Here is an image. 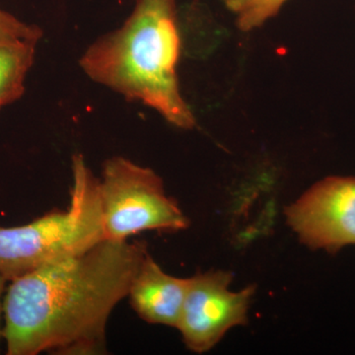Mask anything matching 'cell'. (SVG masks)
<instances>
[{"mask_svg":"<svg viewBox=\"0 0 355 355\" xmlns=\"http://www.w3.org/2000/svg\"><path fill=\"white\" fill-rule=\"evenodd\" d=\"M35 42L0 44V110L20 99L34 64Z\"/></svg>","mask_w":355,"mask_h":355,"instance_id":"8","label":"cell"},{"mask_svg":"<svg viewBox=\"0 0 355 355\" xmlns=\"http://www.w3.org/2000/svg\"><path fill=\"white\" fill-rule=\"evenodd\" d=\"M99 198L105 239L127 241L144 231L176 232L190 225L161 178L121 156L104 163Z\"/></svg>","mask_w":355,"mask_h":355,"instance_id":"4","label":"cell"},{"mask_svg":"<svg viewBox=\"0 0 355 355\" xmlns=\"http://www.w3.org/2000/svg\"><path fill=\"white\" fill-rule=\"evenodd\" d=\"M232 273L224 270L198 272L190 277L177 329L191 352H209L236 326L247 323L254 286L229 289Z\"/></svg>","mask_w":355,"mask_h":355,"instance_id":"5","label":"cell"},{"mask_svg":"<svg viewBox=\"0 0 355 355\" xmlns=\"http://www.w3.org/2000/svg\"><path fill=\"white\" fill-rule=\"evenodd\" d=\"M41 29L37 26L26 24L13 15L0 9V44L35 42L41 39Z\"/></svg>","mask_w":355,"mask_h":355,"instance_id":"10","label":"cell"},{"mask_svg":"<svg viewBox=\"0 0 355 355\" xmlns=\"http://www.w3.org/2000/svg\"><path fill=\"white\" fill-rule=\"evenodd\" d=\"M286 216L310 249L336 254L355 245V177L324 178L287 207Z\"/></svg>","mask_w":355,"mask_h":355,"instance_id":"6","label":"cell"},{"mask_svg":"<svg viewBox=\"0 0 355 355\" xmlns=\"http://www.w3.org/2000/svg\"><path fill=\"white\" fill-rule=\"evenodd\" d=\"M146 253L139 243L105 239L12 280L4 297L7 354H104L110 315Z\"/></svg>","mask_w":355,"mask_h":355,"instance_id":"1","label":"cell"},{"mask_svg":"<svg viewBox=\"0 0 355 355\" xmlns=\"http://www.w3.org/2000/svg\"><path fill=\"white\" fill-rule=\"evenodd\" d=\"M226 6L237 16L242 31H251L277 15L287 0H224Z\"/></svg>","mask_w":355,"mask_h":355,"instance_id":"9","label":"cell"},{"mask_svg":"<svg viewBox=\"0 0 355 355\" xmlns=\"http://www.w3.org/2000/svg\"><path fill=\"white\" fill-rule=\"evenodd\" d=\"M70 203L31 223L0 227V275L8 282L42 266L85 253L105 240L99 180L83 155L72 158Z\"/></svg>","mask_w":355,"mask_h":355,"instance_id":"3","label":"cell"},{"mask_svg":"<svg viewBox=\"0 0 355 355\" xmlns=\"http://www.w3.org/2000/svg\"><path fill=\"white\" fill-rule=\"evenodd\" d=\"M188 282L189 279L166 273L147 252L133 277L128 296L132 309L147 323L177 329Z\"/></svg>","mask_w":355,"mask_h":355,"instance_id":"7","label":"cell"},{"mask_svg":"<svg viewBox=\"0 0 355 355\" xmlns=\"http://www.w3.org/2000/svg\"><path fill=\"white\" fill-rule=\"evenodd\" d=\"M7 282H8V280H7L3 275H0V338L2 336L1 315L2 313H4L3 293L4 291H6V284Z\"/></svg>","mask_w":355,"mask_h":355,"instance_id":"11","label":"cell"},{"mask_svg":"<svg viewBox=\"0 0 355 355\" xmlns=\"http://www.w3.org/2000/svg\"><path fill=\"white\" fill-rule=\"evenodd\" d=\"M180 53L176 0H137L125 24L95 42L80 65L96 83L191 130L196 119L180 93Z\"/></svg>","mask_w":355,"mask_h":355,"instance_id":"2","label":"cell"}]
</instances>
